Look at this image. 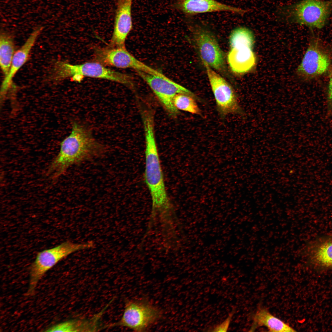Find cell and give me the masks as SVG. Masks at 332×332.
<instances>
[{
  "mask_svg": "<svg viewBox=\"0 0 332 332\" xmlns=\"http://www.w3.org/2000/svg\"><path fill=\"white\" fill-rule=\"evenodd\" d=\"M196 101V100L191 96L180 93L175 96L173 99V104L178 110L201 116V110Z\"/></svg>",
  "mask_w": 332,
  "mask_h": 332,
  "instance_id": "cell-20",
  "label": "cell"
},
{
  "mask_svg": "<svg viewBox=\"0 0 332 332\" xmlns=\"http://www.w3.org/2000/svg\"><path fill=\"white\" fill-rule=\"evenodd\" d=\"M233 310L230 313L227 318L221 323L217 324L210 329L208 331L211 332H226L228 329L232 318L235 313Z\"/></svg>",
  "mask_w": 332,
  "mask_h": 332,
  "instance_id": "cell-21",
  "label": "cell"
},
{
  "mask_svg": "<svg viewBox=\"0 0 332 332\" xmlns=\"http://www.w3.org/2000/svg\"><path fill=\"white\" fill-rule=\"evenodd\" d=\"M191 27L196 46L204 64L217 70H224V55L213 33L199 24H195Z\"/></svg>",
  "mask_w": 332,
  "mask_h": 332,
  "instance_id": "cell-9",
  "label": "cell"
},
{
  "mask_svg": "<svg viewBox=\"0 0 332 332\" xmlns=\"http://www.w3.org/2000/svg\"><path fill=\"white\" fill-rule=\"evenodd\" d=\"M56 73L59 79L69 77L73 81L79 82L85 77H88L110 80L131 88L134 87L131 76L108 68L97 61L76 65L59 62L57 64Z\"/></svg>",
  "mask_w": 332,
  "mask_h": 332,
  "instance_id": "cell-4",
  "label": "cell"
},
{
  "mask_svg": "<svg viewBox=\"0 0 332 332\" xmlns=\"http://www.w3.org/2000/svg\"><path fill=\"white\" fill-rule=\"evenodd\" d=\"M93 246L91 242L78 244L67 241L39 252L30 267L27 295L32 296L34 294L38 283L44 275L61 260L74 252Z\"/></svg>",
  "mask_w": 332,
  "mask_h": 332,
  "instance_id": "cell-5",
  "label": "cell"
},
{
  "mask_svg": "<svg viewBox=\"0 0 332 332\" xmlns=\"http://www.w3.org/2000/svg\"><path fill=\"white\" fill-rule=\"evenodd\" d=\"M227 58L231 70L237 74L248 72L253 67L256 61L252 49L247 47L231 48Z\"/></svg>",
  "mask_w": 332,
  "mask_h": 332,
  "instance_id": "cell-16",
  "label": "cell"
},
{
  "mask_svg": "<svg viewBox=\"0 0 332 332\" xmlns=\"http://www.w3.org/2000/svg\"><path fill=\"white\" fill-rule=\"evenodd\" d=\"M253 322L249 331H253L260 326L266 327L271 332H294L289 325L275 317L268 310L260 307L253 314Z\"/></svg>",
  "mask_w": 332,
  "mask_h": 332,
  "instance_id": "cell-17",
  "label": "cell"
},
{
  "mask_svg": "<svg viewBox=\"0 0 332 332\" xmlns=\"http://www.w3.org/2000/svg\"><path fill=\"white\" fill-rule=\"evenodd\" d=\"M306 253L310 260L320 267L332 268V239L320 238L310 243Z\"/></svg>",
  "mask_w": 332,
  "mask_h": 332,
  "instance_id": "cell-15",
  "label": "cell"
},
{
  "mask_svg": "<svg viewBox=\"0 0 332 332\" xmlns=\"http://www.w3.org/2000/svg\"><path fill=\"white\" fill-rule=\"evenodd\" d=\"M229 39L231 48L247 47L252 49L254 42L252 32L243 26L237 27L233 30Z\"/></svg>",
  "mask_w": 332,
  "mask_h": 332,
  "instance_id": "cell-19",
  "label": "cell"
},
{
  "mask_svg": "<svg viewBox=\"0 0 332 332\" xmlns=\"http://www.w3.org/2000/svg\"><path fill=\"white\" fill-rule=\"evenodd\" d=\"M145 138L144 178L151 196V212L164 214L171 211L173 207L166 192L155 134L148 133Z\"/></svg>",
  "mask_w": 332,
  "mask_h": 332,
  "instance_id": "cell-2",
  "label": "cell"
},
{
  "mask_svg": "<svg viewBox=\"0 0 332 332\" xmlns=\"http://www.w3.org/2000/svg\"><path fill=\"white\" fill-rule=\"evenodd\" d=\"M138 75L147 84L157 97L162 105L170 116L175 117L179 113L175 106L173 99L178 94L191 96L199 101H203L193 93L167 77L150 74L136 71Z\"/></svg>",
  "mask_w": 332,
  "mask_h": 332,
  "instance_id": "cell-6",
  "label": "cell"
},
{
  "mask_svg": "<svg viewBox=\"0 0 332 332\" xmlns=\"http://www.w3.org/2000/svg\"><path fill=\"white\" fill-rule=\"evenodd\" d=\"M219 115L243 114L237 95L233 87L208 65L204 63Z\"/></svg>",
  "mask_w": 332,
  "mask_h": 332,
  "instance_id": "cell-8",
  "label": "cell"
},
{
  "mask_svg": "<svg viewBox=\"0 0 332 332\" xmlns=\"http://www.w3.org/2000/svg\"><path fill=\"white\" fill-rule=\"evenodd\" d=\"M42 30V27H40L34 30L23 45L15 53L9 71L5 76L2 84L1 96L2 97H5L10 87L16 73L26 62L30 51Z\"/></svg>",
  "mask_w": 332,
  "mask_h": 332,
  "instance_id": "cell-14",
  "label": "cell"
},
{
  "mask_svg": "<svg viewBox=\"0 0 332 332\" xmlns=\"http://www.w3.org/2000/svg\"><path fill=\"white\" fill-rule=\"evenodd\" d=\"M330 62V55L320 40L313 39L298 68L297 73L305 79L313 78L325 73Z\"/></svg>",
  "mask_w": 332,
  "mask_h": 332,
  "instance_id": "cell-10",
  "label": "cell"
},
{
  "mask_svg": "<svg viewBox=\"0 0 332 332\" xmlns=\"http://www.w3.org/2000/svg\"><path fill=\"white\" fill-rule=\"evenodd\" d=\"M106 61L109 66L123 69L132 68L136 71L166 77L137 59L128 51L125 47H117L110 49L106 54Z\"/></svg>",
  "mask_w": 332,
  "mask_h": 332,
  "instance_id": "cell-13",
  "label": "cell"
},
{
  "mask_svg": "<svg viewBox=\"0 0 332 332\" xmlns=\"http://www.w3.org/2000/svg\"><path fill=\"white\" fill-rule=\"evenodd\" d=\"M161 315L160 310L147 299L132 300L127 302L120 320L114 325L144 331L159 319Z\"/></svg>",
  "mask_w": 332,
  "mask_h": 332,
  "instance_id": "cell-7",
  "label": "cell"
},
{
  "mask_svg": "<svg viewBox=\"0 0 332 332\" xmlns=\"http://www.w3.org/2000/svg\"><path fill=\"white\" fill-rule=\"evenodd\" d=\"M14 42L10 36L5 33L0 38V65L5 76L8 74L15 53Z\"/></svg>",
  "mask_w": 332,
  "mask_h": 332,
  "instance_id": "cell-18",
  "label": "cell"
},
{
  "mask_svg": "<svg viewBox=\"0 0 332 332\" xmlns=\"http://www.w3.org/2000/svg\"><path fill=\"white\" fill-rule=\"evenodd\" d=\"M69 135L61 142L59 152L52 161L47 174L53 180L73 165L97 157L105 152V146L93 137L86 125L74 121Z\"/></svg>",
  "mask_w": 332,
  "mask_h": 332,
  "instance_id": "cell-1",
  "label": "cell"
},
{
  "mask_svg": "<svg viewBox=\"0 0 332 332\" xmlns=\"http://www.w3.org/2000/svg\"><path fill=\"white\" fill-rule=\"evenodd\" d=\"M328 97L330 102L332 105V75L329 82L328 88Z\"/></svg>",
  "mask_w": 332,
  "mask_h": 332,
  "instance_id": "cell-22",
  "label": "cell"
},
{
  "mask_svg": "<svg viewBox=\"0 0 332 332\" xmlns=\"http://www.w3.org/2000/svg\"><path fill=\"white\" fill-rule=\"evenodd\" d=\"M330 168V170L332 172V165H331Z\"/></svg>",
  "mask_w": 332,
  "mask_h": 332,
  "instance_id": "cell-23",
  "label": "cell"
},
{
  "mask_svg": "<svg viewBox=\"0 0 332 332\" xmlns=\"http://www.w3.org/2000/svg\"><path fill=\"white\" fill-rule=\"evenodd\" d=\"M174 7L185 15L192 17L204 13L225 12L243 14L247 10L216 0H176Z\"/></svg>",
  "mask_w": 332,
  "mask_h": 332,
  "instance_id": "cell-11",
  "label": "cell"
},
{
  "mask_svg": "<svg viewBox=\"0 0 332 332\" xmlns=\"http://www.w3.org/2000/svg\"><path fill=\"white\" fill-rule=\"evenodd\" d=\"M332 11V0H302L281 8L280 12L288 22L321 29Z\"/></svg>",
  "mask_w": 332,
  "mask_h": 332,
  "instance_id": "cell-3",
  "label": "cell"
},
{
  "mask_svg": "<svg viewBox=\"0 0 332 332\" xmlns=\"http://www.w3.org/2000/svg\"><path fill=\"white\" fill-rule=\"evenodd\" d=\"M132 0H117L111 47H125L126 38L132 28Z\"/></svg>",
  "mask_w": 332,
  "mask_h": 332,
  "instance_id": "cell-12",
  "label": "cell"
}]
</instances>
